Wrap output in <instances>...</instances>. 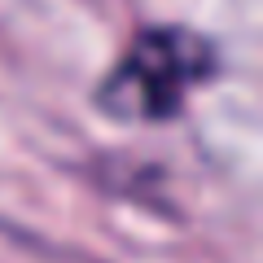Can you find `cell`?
<instances>
[{
    "mask_svg": "<svg viewBox=\"0 0 263 263\" xmlns=\"http://www.w3.org/2000/svg\"><path fill=\"white\" fill-rule=\"evenodd\" d=\"M215 70L219 53L206 35L171 22L145 27L105 70L97 105L119 123H162L176 119L189 105V97L215 79Z\"/></svg>",
    "mask_w": 263,
    "mask_h": 263,
    "instance_id": "1",
    "label": "cell"
}]
</instances>
